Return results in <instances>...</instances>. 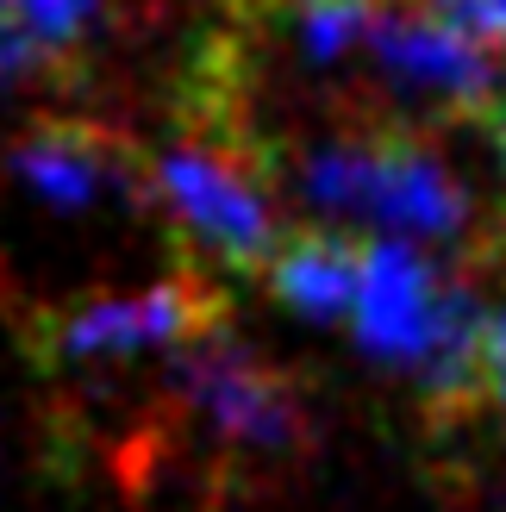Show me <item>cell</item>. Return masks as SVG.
Segmentation results:
<instances>
[{
	"label": "cell",
	"instance_id": "obj_9",
	"mask_svg": "<svg viewBox=\"0 0 506 512\" xmlns=\"http://www.w3.org/2000/svg\"><path fill=\"white\" fill-rule=\"evenodd\" d=\"M432 13H444L450 25H463L469 38L500 44L506 50V0H425Z\"/></svg>",
	"mask_w": 506,
	"mask_h": 512
},
{
	"label": "cell",
	"instance_id": "obj_6",
	"mask_svg": "<svg viewBox=\"0 0 506 512\" xmlns=\"http://www.w3.org/2000/svg\"><path fill=\"white\" fill-rule=\"evenodd\" d=\"M438 306H444V281L407 238L363 244V288H357V306H350L363 356L394 369H419V356L432 350V331H438Z\"/></svg>",
	"mask_w": 506,
	"mask_h": 512
},
{
	"label": "cell",
	"instance_id": "obj_3",
	"mask_svg": "<svg viewBox=\"0 0 506 512\" xmlns=\"http://www.w3.org/2000/svg\"><path fill=\"white\" fill-rule=\"evenodd\" d=\"M219 325H232L225 275L207 263H182L138 294H94L38 313L25 325V356L44 369H100L144 350H188Z\"/></svg>",
	"mask_w": 506,
	"mask_h": 512
},
{
	"label": "cell",
	"instance_id": "obj_4",
	"mask_svg": "<svg viewBox=\"0 0 506 512\" xmlns=\"http://www.w3.org/2000/svg\"><path fill=\"white\" fill-rule=\"evenodd\" d=\"M363 57L394 94H413L444 119H482L494 107V63L482 57V44L419 0L375 7Z\"/></svg>",
	"mask_w": 506,
	"mask_h": 512
},
{
	"label": "cell",
	"instance_id": "obj_12",
	"mask_svg": "<svg viewBox=\"0 0 506 512\" xmlns=\"http://www.w3.org/2000/svg\"><path fill=\"white\" fill-rule=\"evenodd\" d=\"M7 7H13V0H0V13H7Z\"/></svg>",
	"mask_w": 506,
	"mask_h": 512
},
{
	"label": "cell",
	"instance_id": "obj_2",
	"mask_svg": "<svg viewBox=\"0 0 506 512\" xmlns=\"http://www.w3.org/2000/svg\"><path fill=\"white\" fill-rule=\"evenodd\" d=\"M169 400L182 425L232 475L263 469L282 475L313 450V413L307 394L294 388V375L282 363H269L257 344L232 338V325L207 331L200 344H188L169 369Z\"/></svg>",
	"mask_w": 506,
	"mask_h": 512
},
{
	"label": "cell",
	"instance_id": "obj_8",
	"mask_svg": "<svg viewBox=\"0 0 506 512\" xmlns=\"http://www.w3.org/2000/svg\"><path fill=\"white\" fill-rule=\"evenodd\" d=\"M100 7H107V0H13L7 19L25 25V32H32V38L50 50V57L69 69L75 57H82V44L94 38Z\"/></svg>",
	"mask_w": 506,
	"mask_h": 512
},
{
	"label": "cell",
	"instance_id": "obj_10",
	"mask_svg": "<svg viewBox=\"0 0 506 512\" xmlns=\"http://www.w3.org/2000/svg\"><path fill=\"white\" fill-rule=\"evenodd\" d=\"M482 350H488V400L506 413V306L488 313V344Z\"/></svg>",
	"mask_w": 506,
	"mask_h": 512
},
{
	"label": "cell",
	"instance_id": "obj_1",
	"mask_svg": "<svg viewBox=\"0 0 506 512\" xmlns=\"http://www.w3.org/2000/svg\"><path fill=\"white\" fill-rule=\"evenodd\" d=\"M294 188L319 213L369 219L407 238H463L469 232V188L438 157V144L407 119L357 113L338 132L294 150Z\"/></svg>",
	"mask_w": 506,
	"mask_h": 512
},
{
	"label": "cell",
	"instance_id": "obj_7",
	"mask_svg": "<svg viewBox=\"0 0 506 512\" xmlns=\"http://www.w3.org/2000/svg\"><path fill=\"white\" fill-rule=\"evenodd\" d=\"M263 281L288 313L313 319V325L350 319L357 288H363V244H350L332 225H300V232H288L275 244Z\"/></svg>",
	"mask_w": 506,
	"mask_h": 512
},
{
	"label": "cell",
	"instance_id": "obj_11",
	"mask_svg": "<svg viewBox=\"0 0 506 512\" xmlns=\"http://www.w3.org/2000/svg\"><path fill=\"white\" fill-rule=\"evenodd\" d=\"M482 119H488V144H494V157H500V175H506V107L494 100V107H488Z\"/></svg>",
	"mask_w": 506,
	"mask_h": 512
},
{
	"label": "cell",
	"instance_id": "obj_13",
	"mask_svg": "<svg viewBox=\"0 0 506 512\" xmlns=\"http://www.w3.org/2000/svg\"><path fill=\"white\" fill-rule=\"evenodd\" d=\"M500 512H506V494H500Z\"/></svg>",
	"mask_w": 506,
	"mask_h": 512
},
{
	"label": "cell",
	"instance_id": "obj_5",
	"mask_svg": "<svg viewBox=\"0 0 506 512\" xmlns=\"http://www.w3.org/2000/svg\"><path fill=\"white\" fill-rule=\"evenodd\" d=\"M7 175L38 194L44 207L88 213L100 200H125V207H157L150 194V157L94 119H38L7 144Z\"/></svg>",
	"mask_w": 506,
	"mask_h": 512
}]
</instances>
